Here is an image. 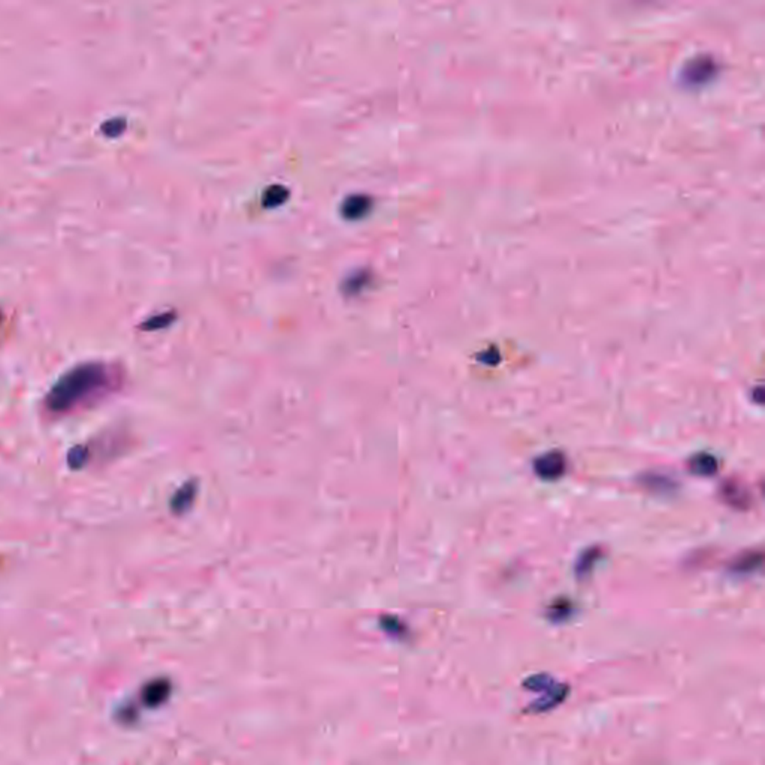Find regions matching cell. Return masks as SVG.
<instances>
[{
	"instance_id": "7a4b0ae2",
	"label": "cell",
	"mask_w": 765,
	"mask_h": 765,
	"mask_svg": "<svg viewBox=\"0 0 765 765\" xmlns=\"http://www.w3.org/2000/svg\"><path fill=\"white\" fill-rule=\"evenodd\" d=\"M535 473L539 474L544 480H555L561 477L565 471V458L559 451H550L543 456L534 464Z\"/></svg>"
},
{
	"instance_id": "ba28073f",
	"label": "cell",
	"mask_w": 765,
	"mask_h": 765,
	"mask_svg": "<svg viewBox=\"0 0 765 765\" xmlns=\"http://www.w3.org/2000/svg\"><path fill=\"white\" fill-rule=\"evenodd\" d=\"M193 495H194V492H193V487H191V486H186V487H183V489L174 496V501H172V507H174V510H175V511H178V510H184V509L189 506L187 501H191V499H193Z\"/></svg>"
},
{
	"instance_id": "8992f818",
	"label": "cell",
	"mask_w": 765,
	"mask_h": 765,
	"mask_svg": "<svg viewBox=\"0 0 765 765\" xmlns=\"http://www.w3.org/2000/svg\"><path fill=\"white\" fill-rule=\"evenodd\" d=\"M289 198V190L283 186H272L264 194V204L266 206H279Z\"/></svg>"
},
{
	"instance_id": "5b68a950",
	"label": "cell",
	"mask_w": 765,
	"mask_h": 765,
	"mask_svg": "<svg viewBox=\"0 0 765 765\" xmlns=\"http://www.w3.org/2000/svg\"><path fill=\"white\" fill-rule=\"evenodd\" d=\"M168 695V683L165 681H154L149 685L144 691V699L149 706H157L160 704Z\"/></svg>"
},
{
	"instance_id": "52a82bcc",
	"label": "cell",
	"mask_w": 765,
	"mask_h": 765,
	"mask_svg": "<svg viewBox=\"0 0 765 765\" xmlns=\"http://www.w3.org/2000/svg\"><path fill=\"white\" fill-rule=\"evenodd\" d=\"M87 458H89V451L86 447H74L68 453V464L71 468L79 469L81 466H84V464L87 462Z\"/></svg>"
},
{
	"instance_id": "277c9868",
	"label": "cell",
	"mask_w": 765,
	"mask_h": 765,
	"mask_svg": "<svg viewBox=\"0 0 765 765\" xmlns=\"http://www.w3.org/2000/svg\"><path fill=\"white\" fill-rule=\"evenodd\" d=\"M689 468L696 476H713L718 471V462L709 453H699L689 461Z\"/></svg>"
},
{
	"instance_id": "6da1fadb",
	"label": "cell",
	"mask_w": 765,
	"mask_h": 765,
	"mask_svg": "<svg viewBox=\"0 0 765 765\" xmlns=\"http://www.w3.org/2000/svg\"><path fill=\"white\" fill-rule=\"evenodd\" d=\"M114 371L101 362H86L66 371L51 386L44 399L45 410L53 416H66L101 398L116 387Z\"/></svg>"
},
{
	"instance_id": "3957f363",
	"label": "cell",
	"mask_w": 765,
	"mask_h": 765,
	"mask_svg": "<svg viewBox=\"0 0 765 765\" xmlns=\"http://www.w3.org/2000/svg\"><path fill=\"white\" fill-rule=\"evenodd\" d=\"M369 206H371V201L366 196H362V194H354V196H350L344 202L343 214L346 219H350V220L361 219L368 213Z\"/></svg>"
},
{
	"instance_id": "30bf717a",
	"label": "cell",
	"mask_w": 765,
	"mask_h": 765,
	"mask_svg": "<svg viewBox=\"0 0 765 765\" xmlns=\"http://www.w3.org/2000/svg\"><path fill=\"white\" fill-rule=\"evenodd\" d=\"M171 321V314H161V316H157V317H153L151 320L146 321L144 324L145 329H159L161 326H166V324Z\"/></svg>"
},
{
	"instance_id": "9c48e42d",
	"label": "cell",
	"mask_w": 765,
	"mask_h": 765,
	"mask_svg": "<svg viewBox=\"0 0 765 765\" xmlns=\"http://www.w3.org/2000/svg\"><path fill=\"white\" fill-rule=\"evenodd\" d=\"M126 129V121L123 119H114V120H108L106 123L102 124V132L104 135L106 136H119L123 130Z\"/></svg>"
}]
</instances>
